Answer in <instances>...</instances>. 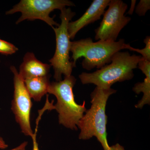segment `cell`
I'll return each instance as SVG.
<instances>
[{
  "mask_svg": "<svg viewBox=\"0 0 150 150\" xmlns=\"http://www.w3.org/2000/svg\"><path fill=\"white\" fill-rule=\"evenodd\" d=\"M145 76L146 78L144 81L137 83L133 88V91L137 94L143 93L142 99L135 105L139 109H142L145 105L150 104V74Z\"/></svg>",
  "mask_w": 150,
  "mask_h": 150,
  "instance_id": "12",
  "label": "cell"
},
{
  "mask_svg": "<svg viewBox=\"0 0 150 150\" xmlns=\"http://www.w3.org/2000/svg\"><path fill=\"white\" fill-rule=\"evenodd\" d=\"M18 50L16 46L0 38V53L4 55H12Z\"/></svg>",
  "mask_w": 150,
  "mask_h": 150,
  "instance_id": "14",
  "label": "cell"
},
{
  "mask_svg": "<svg viewBox=\"0 0 150 150\" xmlns=\"http://www.w3.org/2000/svg\"><path fill=\"white\" fill-rule=\"evenodd\" d=\"M103 14L99 27L95 30L96 40L116 41L119 33L131 21L130 17L125 16L128 5L121 0H111Z\"/></svg>",
  "mask_w": 150,
  "mask_h": 150,
  "instance_id": "7",
  "label": "cell"
},
{
  "mask_svg": "<svg viewBox=\"0 0 150 150\" xmlns=\"http://www.w3.org/2000/svg\"><path fill=\"white\" fill-rule=\"evenodd\" d=\"M51 67L38 60L33 53L27 52L20 67L19 74L24 81L28 78L46 76Z\"/></svg>",
  "mask_w": 150,
  "mask_h": 150,
  "instance_id": "10",
  "label": "cell"
},
{
  "mask_svg": "<svg viewBox=\"0 0 150 150\" xmlns=\"http://www.w3.org/2000/svg\"><path fill=\"white\" fill-rule=\"evenodd\" d=\"M108 150H125L123 146L119 144H116L115 145L111 146L109 147Z\"/></svg>",
  "mask_w": 150,
  "mask_h": 150,
  "instance_id": "17",
  "label": "cell"
},
{
  "mask_svg": "<svg viewBox=\"0 0 150 150\" xmlns=\"http://www.w3.org/2000/svg\"><path fill=\"white\" fill-rule=\"evenodd\" d=\"M27 144V142H24L18 146L10 150H25V148H26Z\"/></svg>",
  "mask_w": 150,
  "mask_h": 150,
  "instance_id": "18",
  "label": "cell"
},
{
  "mask_svg": "<svg viewBox=\"0 0 150 150\" xmlns=\"http://www.w3.org/2000/svg\"><path fill=\"white\" fill-rule=\"evenodd\" d=\"M0 62H1V61H0Z\"/></svg>",
  "mask_w": 150,
  "mask_h": 150,
  "instance_id": "21",
  "label": "cell"
},
{
  "mask_svg": "<svg viewBox=\"0 0 150 150\" xmlns=\"http://www.w3.org/2000/svg\"><path fill=\"white\" fill-rule=\"evenodd\" d=\"M113 89H103L96 87L91 94V107L86 110L78 123L80 130L79 139H90L96 137L104 150L110 147L108 142L106 125L107 116L105 108L109 97L116 93Z\"/></svg>",
  "mask_w": 150,
  "mask_h": 150,
  "instance_id": "1",
  "label": "cell"
},
{
  "mask_svg": "<svg viewBox=\"0 0 150 150\" xmlns=\"http://www.w3.org/2000/svg\"><path fill=\"white\" fill-rule=\"evenodd\" d=\"M74 4L68 0H21L13 8L6 12L11 15L21 13V16L16 22V24L23 21L39 19L46 22L53 28L54 25L59 26V23L54 20L50 14L56 9L62 10L67 6H74Z\"/></svg>",
  "mask_w": 150,
  "mask_h": 150,
  "instance_id": "6",
  "label": "cell"
},
{
  "mask_svg": "<svg viewBox=\"0 0 150 150\" xmlns=\"http://www.w3.org/2000/svg\"><path fill=\"white\" fill-rule=\"evenodd\" d=\"M150 9V0H141L136 7L135 12L139 16H143Z\"/></svg>",
  "mask_w": 150,
  "mask_h": 150,
  "instance_id": "15",
  "label": "cell"
},
{
  "mask_svg": "<svg viewBox=\"0 0 150 150\" xmlns=\"http://www.w3.org/2000/svg\"><path fill=\"white\" fill-rule=\"evenodd\" d=\"M49 76L28 78L24 80L25 85L31 98L40 101L43 96L48 92L50 85Z\"/></svg>",
  "mask_w": 150,
  "mask_h": 150,
  "instance_id": "11",
  "label": "cell"
},
{
  "mask_svg": "<svg viewBox=\"0 0 150 150\" xmlns=\"http://www.w3.org/2000/svg\"><path fill=\"white\" fill-rule=\"evenodd\" d=\"M8 147V145L6 144L5 142L1 137H0V149H4Z\"/></svg>",
  "mask_w": 150,
  "mask_h": 150,
  "instance_id": "19",
  "label": "cell"
},
{
  "mask_svg": "<svg viewBox=\"0 0 150 150\" xmlns=\"http://www.w3.org/2000/svg\"><path fill=\"white\" fill-rule=\"evenodd\" d=\"M61 11V23L58 27L53 28L56 35V51L54 56L49 60L54 70V78L57 82L62 80L63 75L65 77L71 76L74 67L73 62L70 61L71 41L68 26L76 13L69 8H65Z\"/></svg>",
  "mask_w": 150,
  "mask_h": 150,
  "instance_id": "5",
  "label": "cell"
},
{
  "mask_svg": "<svg viewBox=\"0 0 150 150\" xmlns=\"http://www.w3.org/2000/svg\"><path fill=\"white\" fill-rule=\"evenodd\" d=\"M144 43L146 44V46L142 49L133 48L128 44L126 49H129L131 51H135L139 53L142 55V56L145 60L150 62V37L147 36L144 40Z\"/></svg>",
  "mask_w": 150,
  "mask_h": 150,
  "instance_id": "13",
  "label": "cell"
},
{
  "mask_svg": "<svg viewBox=\"0 0 150 150\" xmlns=\"http://www.w3.org/2000/svg\"><path fill=\"white\" fill-rule=\"evenodd\" d=\"M33 140V150H40L38 148V144L37 141L36 139V135L35 133L34 134L33 137H32Z\"/></svg>",
  "mask_w": 150,
  "mask_h": 150,
  "instance_id": "16",
  "label": "cell"
},
{
  "mask_svg": "<svg viewBox=\"0 0 150 150\" xmlns=\"http://www.w3.org/2000/svg\"><path fill=\"white\" fill-rule=\"evenodd\" d=\"M136 3V1H131V8H130V11H129L128 13L130 14H132L133 13L134 11L135 10V6Z\"/></svg>",
  "mask_w": 150,
  "mask_h": 150,
  "instance_id": "20",
  "label": "cell"
},
{
  "mask_svg": "<svg viewBox=\"0 0 150 150\" xmlns=\"http://www.w3.org/2000/svg\"><path fill=\"white\" fill-rule=\"evenodd\" d=\"M110 0H93L85 13L77 20L70 22L68 30L70 39H74L81 29L98 20L103 15Z\"/></svg>",
  "mask_w": 150,
  "mask_h": 150,
  "instance_id": "9",
  "label": "cell"
},
{
  "mask_svg": "<svg viewBox=\"0 0 150 150\" xmlns=\"http://www.w3.org/2000/svg\"><path fill=\"white\" fill-rule=\"evenodd\" d=\"M74 76L65 77L63 80L50 83L48 93L55 96L57 103L54 109L59 114V124L71 130H77L79 121L86 112V101L78 104L75 100L73 88L76 84Z\"/></svg>",
  "mask_w": 150,
  "mask_h": 150,
  "instance_id": "4",
  "label": "cell"
},
{
  "mask_svg": "<svg viewBox=\"0 0 150 150\" xmlns=\"http://www.w3.org/2000/svg\"><path fill=\"white\" fill-rule=\"evenodd\" d=\"M13 73V98L11 103V109L22 132L25 136L32 138L34 135L30 123V111L32 106L31 97L25 85L24 81L20 76L14 66L10 67Z\"/></svg>",
  "mask_w": 150,
  "mask_h": 150,
  "instance_id": "8",
  "label": "cell"
},
{
  "mask_svg": "<svg viewBox=\"0 0 150 150\" xmlns=\"http://www.w3.org/2000/svg\"><path fill=\"white\" fill-rule=\"evenodd\" d=\"M128 44L123 39L118 41H102L93 42L90 38L71 42L70 51L72 54L74 67L78 59L81 57L83 68L90 71L94 68L101 69L110 64L113 55L123 49H126Z\"/></svg>",
  "mask_w": 150,
  "mask_h": 150,
  "instance_id": "3",
  "label": "cell"
},
{
  "mask_svg": "<svg viewBox=\"0 0 150 150\" xmlns=\"http://www.w3.org/2000/svg\"><path fill=\"white\" fill-rule=\"evenodd\" d=\"M142 59V56L131 55L128 51H118L112 56L110 64L94 72L82 73L79 78L83 84H93L100 88H110L116 83L132 79L134 70Z\"/></svg>",
  "mask_w": 150,
  "mask_h": 150,
  "instance_id": "2",
  "label": "cell"
}]
</instances>
